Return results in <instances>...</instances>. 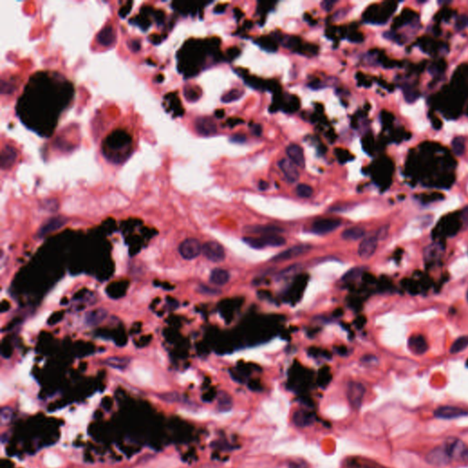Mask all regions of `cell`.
Segmentation results:
<instances>
[{
    "label": "cell",
    "instance_id": "obj_21",
    "mask_svg": "<svg viewBox=\"0 0 468 468\" xmlns=\"http://www.w3.org/2000/svg\"><path fill=\"white\" fill-rule=\"evenodd\" d=\"M366 230L362 227H351L345 229L341 233V238L345 241H358L364 239Z\"/></svg>",
    "mask_w": 468,
    "mask_h": 468
},
{
    "label": "cell",
    "instance_id": "obj_6",
    "mask_svg": "<svg viewBox=\"0 0 468 468\" xmlns=\"http://www.w3.org/2000/svg\"><path fill=\"white\" fill-rule=\"evenodd\" d=\"M442 446L444 447L451 459H462L463 460V456L468 449L461 440H459L457 438H453V437L448 438Z\"/></svg>",
    "mask_w": 468,
    "mask_h": 468
},
{
    "label": "cell",
    "instance_id": "obj_4",
    "mask_svg": "<svg viewBox=\"0 0 468 468\" xmlns=\"http://www.w3.org/2000/svg\"><path fill=\"white\" fill-rule=\"evenodd\" d=\"M202 255L213 263H220L226 257L223 246L214 241H209L202 245Z\"/></svg>",
    "mask_w": 468,
    "mask_h": 468
},
{
    "label": "cell",
    "instance_id": "obj_32",
    "mask_svg": "<svg viewBox=\"0 0 468 468\" xmlns=\"http://www.w3.org/2000/svg\"><path fill=\"white\" fill-rule=\"evenodd\" d=\"M362 273H363V269L360 268V267H356L353 269H350L344 275L343 277H342V281L350 282L356 280L357 278H359V276L362 275Z\"/></svg>",
    "mask_w": 468,
    "mask_h": 468
},
{
    "label": "cell",
    "instance_id": "obj_9",
    "mask_svg": "<svg viewBox=\"0 0 468 468\" xmlns=\"http://www.w3.org/2000/svg\"><path fill=\"white\" fill-rule=\"evenodd\" d=\"M312 249V246L307 245H296L290 247L288 249L282 252L280 254L274 256L271 262H283V261L291 260L297 258L300 255H305Z\"/></svg>",
    "mask_w": 468,
    "mask_h": 468
},
{
    "label": "cell",
    "instance_id": "obj_13",
    "mask_svg": "<svg viewBox=\"0 0 468 468\" xmlns=\"http://www.w3.org/2000/svg\"><path fill=\"white\" fill-rule=\"evenodd\" d=\"M452 459L448 455L447 452L443 446L433 448L430 452L427 453L426 461L432 465H445L450 463Z\"/></svg>",
    "mask_w": 468,
    "mask_h": 468
},
{
    "label": "cell",
    "instance_id": "obj_2",
    "mask_svg": "<svg viewBox=\"0 0 468 468\" xmlns=\"http://www.w3.org/2000/svg\"><path fill=\"white\" fill-rule=\"evenodd\" d=\"M132 143L131 135L124 130H115L111 133L104 142V154L108 159L118 162L125 158L123 150L129 147Z\"/></svg>",
    "mask_w": 468,
    "mask_h": 468
},
{
    "label": "cell",
    "instance_id": "obj_43",
    "mask_svg": "<svg viewBox=\"0 0 468 468\" xmlns=\"http://www.w3.org/2000/svg\"><path fill=\"white\" fill-rule=\"evenodd\" d=\"M289 468H308L307 467V464L306 462L304 461H291L289 463Z\"/></svg>",
    "mask_w": 468,
    "mask_h": 468
},
{
    "label": "cell",
    "instance_id": "obj_39",
    "mask_svg": "<svg viewBox=\"0 0 468 468\" xmlns=\"http://www.w3.org/2000/svg\"><path fill=\"white\" fill-rule=\"evenodd\" d=\"M229 141L232 142V143H235V144H243V143L246 142V136L245 135H242V134H236V135H233L229 137Z\"/></svg>",
    "mask_w": 468,
    "mask_h": 468
},
{
    "label": "cell",
    "instance_id": "obj_29",
    "mask_svg": "<svg viewBox=\"0 0 468 468\" xmlns=\"http://www.w3.org/2000/svg\"><path fill=\"white\" fill-rule=\"evenodd\" d=\"M297 196L303 198H310L313 195V188L307 184H299L296 188Z\"/></svg>",
    "mask_w": 468,
    "mask_h": 468
},
{
    "label": "cell",
    "instance_id": "obj_25",
    "mask_svg": "<svg viewBox=\"0 0 468 468\" xmlns=\"http://www.w3.org/2000/svg\"><path fill=\"white\" fill-rule=\"evenodd\" d=\"M467 348L468 336H462L460 338H456L454 342L452 344L451 349H450V353L457 354L459 352H462Z\"/></svg>",
    "mask_w": 468,
    "mask_h": 468
},
{
    "label": "cell",
    "instance_id": "obj_23",
    "mask_svg": "<svg viewBox=\"0 0 468 468\" xmlns=\"http://www.w3.org/2000/svg\"><path fill=\"white\" fill-rule=\"evenodd\" d=\"M303 269V266L301 264H294V265H291V266L286 267L285 269L280 271L279 273L276 274V280H285V279H288L290 278L292 276H295L298 274L300 271Z\"/></svg>",
    "mask_w": 468,
    "mask_h": 468
},
{
    "label": "cell",
    "instance_id": "obj_27",
    "mask_svg": "<svg viewBox=\"0 0 468 468\" xmlns=\"http://www.w3.org/2000/svg\"><path fill=\"white\" fill-rule=\"evenodd\" d=\"M130 360L126 358H109L104 361V364L109 366L111 368L117 369H124L128 366Z\"/></svg>",
    "mask_w": 468,
    "mask_h": 468
},
{
    "label": "cell",
    "instance_id": "obj_18",
    "mask_svg": "<svg viewBox=\"0 0 468 468\" xmlns=\"http://www.w3.org/2000/svg\"><path fill=\"white\" fill-rule=\"evenodd\" d=\"M245 230L250 233L262 234L263 236L279 235L282 232H284V229L275 225H255V226L246 227Z\"/></svg>",
    "mask_w": 468,
    "mask_h": 468
},
{
    "label": "cell",
    "instance_id": "obj_8",
    "mask_svg": "<svg viewBox=\"0 0 468 468\" xmlns=\"http://www.w3.org/2000/svg\"><path fill=\"white\" fill-rule=\"evenodd\" d=\"M340 226L341 220L339 218H320L313 223L311 229L314 233L326 234L332 232Z\"/></svg>",
    "mask_w": 468,
    "mask_h": 468
},
{
    "label": "cell",
    "instance_id": "obj_40",
    "mask_svg": "<svg viewBox=\"0 0 468 468\" xmlns=\"http://www.w3.org/2000/svg\"><path fill=\"white\" fill-rule=\"evenodd\" d=\"M466 24H467V19H466V17L461 16L458 19L457 21H456L455 28L457 29L458 31H461V30H463L464 27L466 26Z\"/></svg>",
    "mask_w": 468,
    "mask_h": 468
},
{
    "label": "cell",
    "instance_id": "obj_28",
    "mask_svg": "<svg viewBox=\"0 0 468 468\" xmlns=\"http://www.w3.org/2000/svg\"><path fill=\"white\" fill-rule=\"evenodd\" d=\"M313 414L311 412L307 411H299L295 414V421L298 425H308L313 421Z\"/></svg>",
    "mask_w": 468,
    "mask_h": 468
},
{
    "label": "cell",
    "instance_id": "obj_41",
    "mask_svg": "<svg viewBox=\"0 0 468 468\" xmlns=\"http://www.w3.org/2000/svg\"><path fill=\"white\" fill-rule=\"evenodd\" d=\"M335 4H337V1H331V0H325L321 3V7L325 11H330L333 9Z\"/></svg>",
    "mask_w": 468,
    "mask_h": 468
},
{
    "label": "cell",
    "instance_id": "obj_12",
    "mask_svg": "<svg viewBox=\"0 0 468 468\" xmlns=\"http://www.w3.org/2000/svg\"><path fill=\"white\" fill-rule=\"evenodd\" d=\"M278 167L280 168L287 182L290 184L297 183L300 177V174L297 169V167L289 159V158H283L278 162Z\"/></svg>",
    "mask_w": 468,
    "mask_h": 468
},
{
    "label": "cell",
    "instance_id": "obj_5",
    "mask_svg": "<svg viewBox=\"0 0 468 468\" xmlns=\"http://www.w3.org/2000/svg\"><path fill=\"white\" fill-rule=\"evenodd\" d=\"M433 414L437 419L452 420L459 417L466 416L468 415V411L456 406L443 405L438 407Z\"/></svg>",
    "mask_w": 468,
    "mask_h": 468
},
{
    "label": "cell",
    "instance_id": "obj_45",
    "mask_svg": "<svg viewBox=\"0 0 468 468\" xmlns=\"http://www.w3.org/2000/svg\"><path fill=\"white\" fill-rule=\"evenodd\" d=\"M268 187H269L268 182L264 181V180H261L260 182H259V188H260L261 190H266Z\"/></svg>",
    "mask_w": 468,
    "mask_h": 468
},
{
    "label": "cell",
    "instance_id": "obj_15",
    "mask_svg": "<svg viewBox=\"0 0 468 468\" xmlns=\"http://www.w3.org/2000/svg\"><path fill=\"white\" fill-rule=\"evenodd\" d=\"M286 155L288 158L291 160L297 167L300 168H305L306 167V159L304 151L300 146L297 144H290L286 147Z\"/></svg>",
    "mask_w": 468,
    "mask_h": 468
},
{
    "label": "cell",
    "instance_id": "obj_46",
    "mask_svg": "<svg viewBox=\"0 0 468 468\" xmlns=\"http://www.w3.org/2000/svg\"><path fill=\"white\" fill-rule=\"evenodd\" d=\"M215 115L218 116V118H221L224 115V112L223 111H221V110H218V111H217V112L215 113Z\"/></svg>",
    "mask_w": 468,
    "mask_h": 468
},
{
    "label": "cell",
    "instance_id": "obj_30",
    "mask_svg": "<svg viewBox=\"0 0 468 468\" xmlns=\"http://www.w3.org/2000/svg\"><path fill=\"white\" fill-rule=\"evenodd\" d=\"M452 151L456 156H462L465 150L464 140L462 137H455L452 142Z\"/></svg>",
    "mask_w": 468,
    "mask_h": 468
},
{
    "label": "cell",
    "instance_id": "obj_47",
    "mask_svg": "<svg viewBox=\"0 0 468 468\" xmlns=\"http://www.w3.org/2000/svg\"><path fill=\"white\" fill-rule=\"evenodd\" d=\"M463 461H466V462H468V449L467 451H466V452H465V454H464V456H463Z\"/></svg>",
    "mask_w": 468,
    "mask_h": 468
},
{
    "label": "cell",
    "instance_id": "obj_42",
    "mask_svg": "<svg viewBox=\"0 0 468 468\" xmlns=\"http://www.w3.org/2000/svg\"><path fill=\"white\" fill-rule=\"evenodd\" d=\"M128 47L133 52H138V51H140L141 49L140 42L136 41V40H133V41L128 42Z\"/></svg>",
    "mask_w": 468,
    "mask_h": 468
},
{
    "label": "cell",
    "instance_id": "obj_44",
    "mask_svg": "<svg viewBox=\"0 0 468 468\" xmlns=\"http://www.w3.org/2000/svg\"><path fill=\"white\" fill-rule=\"evenodd\" d=\"M262 132H263V128H262V125H255L253 126V133L255 134V135L259 136V135H262Z\"/></svg>",
    "mask_w": 468,
    "mask_h": 468
},
{
    "label": "cell",
    "instance_id": "obj_36",
    "mask_svg": "<svg viewBox=\"0 0 468 468\" xmlns=\"http://www.w3.org/2000/svg\"><path fill=\"white\" fill-rule=\"evenodd\" d=\"M198 291L200 292L201 294L209 295V296H215V295L220 294V291H218L217 289H215V288H210V287L206 286H199V287H198Z\"/></svg>",
    "mask_w": 468,
    "mask_h": 468
},
{
    "label": "cell",
    "instance_id": "obj_38",
    "mask_svg": "<svg viewBox=\"0 0 468 468\" xmlns=\"http://www.w3.org/2000/svg\"><path fill=\"white\" fill-rule=\"evenodd\" d=\"M358 468H385L380 465L379 463L371 462V461H362L359 462Z\"/></svg>",
    "mask_w": 468,
    "mask_h": 468
},
{
    "label": "cell",
    "instance_id": "obj_1",
    "mask_svg": "<svg viewBox=\"0 0 468 468\" xmlns=\"http://www.w3.org/2000/svg\"><path fill=\"white\" fill-rule=\"evenodd\" d=\"M47 73H38L32 76L25 89V94L19 102L18 112L23 121L30 120L31 128L42 132L45 124L47 131H52L57 122L58 115L73 97V90L68 82L62 84L52 82Z\"/></svg>",
    "mask_w": 468,
    "mask_h": 468
},
{
    "label": "cell",
    "instance_id": "obj_22",
    "mask_svg": "<svg viewBox=\"0 0 468 468\" xmlns=\"http://www.w3.org/2000/svg\"><path fill=\"white\" fill-rule=\"evenodd\" d=\"M107 312L103 308H98L95 310H92L86 315L85 321L89 326H95L102 322L104 318H106Z\"/></svg>",
    "mask_w": 468,
    "mask_h": 468
},
{
    "label": "cell",
    "instance_id": "obj_14",
    "mask_svg": "<svg viewBox=\"0 0 468 468\" xmlns=\"http://www.w3.org/2000/svg\"><path fill=\"white\" fill-rule=\"evenodd\" d=\"M195 128L199 135L204 136L212 135L217 133V125L210 117H199L195 121Z\"/></svg>",
    "mask_w": 468,
    "mask_h": 468
},
{
    "label": "cell",
    "instance_id": "obj_17",
    "mask_svg": "<svg viewBox=\"0 0 468 468\" xmlns=\"http://www.w3.org/2000/svg\"><path fill=\"white\" fill-rule=\"evenodd\" d=\"M18 158V152L11 146H5L1 152V168L3 170L10 169L15 164Z\"/></svg>",
    "mask_w": 468,
    "mask_h": 468
},
{
    "label": "cell",
    "instance_id": "obj_37",
    "mask_svg": "<svg viewBox=\"0 0 468 468\" xmlns=\"http://www.w3.org/2000/svg\"><path fill=\"white\" fill-rule=\"evenodd\" d=\"M185 96L188 101H196L199 98V95L193 88H187L185 90Z\"/></svg>",
    "mask_w": 468,
    "mask_h": 468
},
{
    "label": "cell",
    "instance_id": "obj_10",
    "mask_svg": "<svg viewBox=\"0 0 468 468\" xmlns=\"http://www.w3.org/2000/svg\"><path fill=\"white\" fill-rule=\"evenodd\" d=\"M365 391H366V389L363 384L357 381L349 382V386H348V399L350 404L353 406L354 408L359 409L361 406Z\"/></svg>",
    "mask_w": 468,
    "mask_h": 468
},
{
    "label": "cell",
    "instance_id": "obj_11",
    "mask_svg": "<svg viewBox=\"0 0 468 468\" xmlns=\"http://www.w3.org/2000/svg\"><path fill=\"white\" fill-rule=\"evenodd\" d=\"M378 242L379 240L377 239L375 235L365 237L364 239L361 241L358 249L359 257L362 260H369V258H371L377 250Z\"/></svg>",
    "mask_w": 468,
    "mask_h": 468
},
{
    "label": "cell",
    "instance_id": "obj_16",
    "mask_svg": "<svg viewBox=\"0 0 468 468\" xmlns=\"http://www.w3.org/2000/svg\"><path fill=\"white\" fill-rule=\"evenodd\" d=\"M408 348L415 355H422L426 353L429 346L423 336L413 335L408 339Z\"/></svg>",
    "mask_w": 468,
    "mask_h": 468
},
{
    "label": "cell",
    "instance_id": "obj_26",
    "mask_svg": "<svg viewBox=\"0 0 468 468\" xmlns=\"http://www.w3.org/2000/svg\"><path fill=\"white\" fill-rule=\"evenodd\" d=\"M245 92L239 88L232 89L229 91L227 94H224L221 97V102L224 104H229L233 103L235 101H238L244 96Z\"/></svg>",
    "mask_w": 468,
    "mask_h": 468
},
{
    "label": "cell",
    "instance_id": "obj_20",
    "mask_svg": "<svg viewBox=\"0 0 468 468\" xmlns=\"http://www.w3.org/2000/svg\"><path fill=\"white\" fill-rule=\"evenodd\" d=\"M229 280V273L221 268H216L211 271L209 276V282L215 286H224Z\"/></svg>",
    "mask_w": 468,
    "mask_h": 468
},
{
    "label": "cell",
    "instance_id": "obj_24",
    "mask_svg": "<svg viewBox=\"0 0 468 468\" xmlns=\"http://www.w3.org/2000/svg\"><path fill=\"white\" fill-rule=\"evenodd\" d=\"M263 245L271 247H280L286 244V240L280 235H266L260 237Z\"/></svg>",
    "mask_w": 468,
    "mask_h": 468
},
{
    "label": "cell",
    "instance_id": "obj_19",
    "mask_svg": "<svg viewBox=\"0 0 468 468\" xmlns=\"http://www.w3.org/2000/svg\"><path fill=\"white\" fill-rule=\"evenodd\" d=\"M97 42L104 47L112 46L115 42V31L112 26L104 27L97 34Z\"/></svg>",
    "mask_w": 468,
    "mask_h": 468
},
{
    "label": "cell",
    "instance_id": "obj_34",
    "mask_svg": "<svg viewBox=\"0 0 468 468\" xmlns=\"http://www.w3.org/2000/svg\"><path fill=\"white\" fill-rule=\"evenodd\" d=\"M14 90H15V86H14L13 84H11V83H9V82L1 81V94H12Z\"/></svg>",
    "mask_w": 468,
    "mask_h": 468
},
{
    "label": "cell",
    "instance_id": "obj_35",
    "mask_svg": "<svg viewBox=\"0 0 468 468\" xmlns=\"http://www.w3.org/2000/svg\"><path fill=\"white\" fill-rule=\"evenodd\" d=\"M389 229H390V226L389 225H384V226L380 227V229L377 230L375 236L377 237V239L379 240V241L386 239L387 236H388V233H389Z\"/></svg>",
    "mask_w": 468,
    "mask_h": 468
},
{
    "label": "cell",
    "instance_id": "obj_7",
    "mask_svg": "<svg viewBox=\"0 0 468 468\" xmlns=\"http://www.w3.org/2000/svg\"><path fill=\"white\" fill-rule=\"evenodd\" d=\"M67 218L64 216H56L49 218L45 222H43L41 228L38 230V238H43L47 236L48 234L63 228V226L67 223Z\"/></svg>",
    "mask_w": 468,
    "mask_h": 468
},
{
    "label": "cell",
    "instance_id": "obj_33",
    "mask_svg": "<svg viewBox=\"0 0 468 468\" xmlns=\"http://www.w3.org/2000/svg\"><path fill=\"white\" fill-rule=\"evenodd\" d=\"M163 401H167V402H175V401H179V395L176 392H167V393H163L160 395Z\"/></svg>",
    "mask_w": 468,
    "mask_h": 468
},
{
    "label": "cell",
    "instance_id": "obj_31",
    "mask_svg": "<svg viewBox=\"0 0 468 468\" xmlns=\"http://www.w3.org/2000/svg\"><path fill=\"white\" fill-rule=\"evenodd\" d=\"M14 415V411L10 407H3L0 411V421L3 425L9 424Z\"/></svg>",
    "mask_w": 468,
    "mask_h": 468
},
{
    "label": "cell",
    "instance_id": "obj_3",
    "mask_svg": "<svg viewBox=\"0 0 468 468\" xmlns=\"http://www.w3.org/2000/svg\"><path fill=\"white\" fill-rule=\"evenodd\" d=\"M178 253L185 260H193L202 254V245L198 240L187 238L178 246Z\"/></svg>",
    "mask_w": 468,
    "mask_h": 468
}]
</instances>
